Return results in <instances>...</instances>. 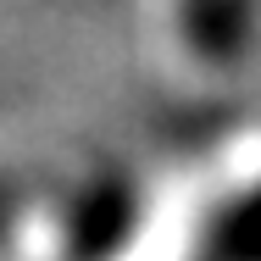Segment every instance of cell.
I'll list each match as a JSON object with an SVG mask.
<instances>
[{"label": "cell", "instance_id": "obj_1", "mask_svg": "<svg viewBox=\"0 0 261 261\" xmlns=\"http://www.w3.org/2000/svg\"><path fill=\"white\" fill-rule=\"evenodd\" d=\"M184 28L211 56H228L250 34V0H184Z\"/></svg>", "mask_w": 261, "mask_h": 261}]
</instances>
